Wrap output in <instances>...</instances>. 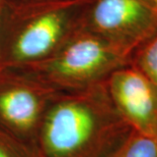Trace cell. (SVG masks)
<instances>
[{"label":"cell","instance_id":"9","mask_svg":"<svg viewBox=\"0 0 157 157\" xmlns=\"http://www.w3.org/2000/svg\"><path fill=\"white\" fill-rule=\"evenodd\" d=\"M0 157H36L28 144L0 128Z\"/></svg>","mask_w":157,"mask_h":157},{"label":"cell","instance_id":"4","mask_svg":"<svg viewBox=\"0 0 157 157\" xmlns=\"http://www.w3.org/2000/svg\"><path fill=\"white\" fill-rule=\"evenodd\" d=\"M79 30L131 55L157 30V9L148 0H83Z\"/></svg>","mask_w":157,"mask_h":157},{"label":"cell","instance_id":"3","mask_svg":"<svg viewBox=\"0 0 157 157\" xmlns=\"http://www.w3.org/2000/svg\"><path fill=\"white\" fill-rule=\"evenodd\" d=\"M130 57L99 37L78 30L44 61L16 71L56 91H74L101 84L116 69L130 64Z\"/></svg>","mask_w":157,"mask_h":157},{"label":"cell","instance_id":"5","mask_svg":"<svg viewBox=\"0 0 157 157\" xmlns=\"http://www.w3.org/2000/svg\"><path fill=\"white\" fill-rule=\"evenodd\" d=\"M58 91L25 72L0 71V128L29 145Z\"/></svg>","mask_w":157,"mask_h":157},{"label":"cell","instance_id":"1","mask_svg":"<svg viewBox=\"0 0 157 157\" xmlns=\"http://www.w3.org/2000/svg\"><path fill=\"white\" fill-rule=\"evenodd\" d=\"M133 132L101 83L57 92L29 146L36 157H113Z\"/></svg>","mask_w":157,"mask_h":157},{"label":"cell","instance_id":"2","mask_svg":"<svg viewBox=\"0 0 157 157\" xmlns=\"http://www.w3.org/2000/svg\"><path fill=\"white\" fill-rule=\"evenodd\" d=\"M83 0L0 1V71L44 61L79 30Z\"/></svg>","mask_w":157,"mask_h":157},{"label":"cell","instance_id":"7","mask_svg":"<svg viewBox=\"0 0 157 157\" xmlns=\"http://www.w3.org/2000/svg\"><path fill=\"white\" fill-rule=\"evenodd\" d=\"M130 64L157 86V30L132 52Z\"/></svg>","mask_w":157,"mask_h":157},{"label":"cell","instance_id":"11","mask_svg":"<svg viewBox=\"0 0 157 157\" xmlns=\"http://www.w3.org/2000/svg\"><path fill=\"white\" fill-rule=\"evenodd\" d=\"M0 1H18V0H0Z\"/></svg>","mask_w":157,"mask_h":157},{"label":"cell","instance_id":"10","mask_svg":"<svg viewBox=\"0 0 157 157\" xmlns=\"http://www.w3.org/2000/svg\"><path fill=\"white\" fill-rule=\"evenodd\" d=\"M148 1H149L150 3H151V4L157 9V0H148Z\"/></svg>","mask_w":157,"mask_h":157},{"label":"cell","instance_id":"6","mask_svg":"<svg viewBox=\"0 0 157 157\" xmlns=\"http://www.w3.org/2000/svg\"><path fill=\"white\" fill-rule=\"evenodd\" d=\"M105 88L113 107L133 131L157 139V86L131 64L109 75Z\"/></svg>","mask_w":157,"mask_h":157},{"label":"cell","instance_id":"8","mask_svg":"<svg viewBox=\"0 0 157 157\" xmlns=\"http://www.w3.org/2000/svg\"><path fill=\"white\" fill-rule=\"evenodd\" d=\"M113 157H157V139L134 131Z\"/></svg>","mask_w":157,"mask_h":157}]
</instances>
